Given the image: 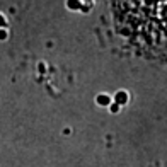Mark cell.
<instances>
[{
  "label": "cell",
  "instance_id": "obj_1",
  "mask_svg": "<svg viewBox=\"0 0 167 167\" xmlns=\"http://www.w3.org/2000/svg\"><path fill=\"white\" fill-rule=\"evenodd\" d=\"M82 5V2L80 0H67V7L72 9V10H78Z\"/></svg>",
  "mask_w": 167,
  "mask_h": 167
},
{
  "label": "cell",
  "instance_id": "obj_2",
  "mask_svg": "<svg viewBox=\"0 0 167 167\" xmlns=\"http://www.w3.org/2000/svg\"><path fill=\"white\" fill-rule=\"evenodd\" d=\"M126 99H128V96H126L125 92H118V96H116V102L118 104H125Z\"/></svg>",
  "mask_w": 167,
  "mask_h": 167
},
{
  "label": "cell",
  "instance_id": "obj_3",
  "mask_svg": "<svg viewBox=\"0 0 167 167\" xmlns=\"http://www.w3.org/2000/svg\"><path fill=\"white\" fill-rule=\"evenodd\" d=\"M97 102L101 106H107L109 102H111V99L107 97V96H99V97H97Z\"/></svg>",
  "mask_w": 167,
  "mask_h": 167
},
{
  "label": "cell",
  "instance_id": "obj_4",
  "mask_svg": "<svg viewBox=\"0 0 167 167\" xmlns=\"http://www.w3.org/2000/svg\"><path fill=\"white\" fill-rule=\"evenodd\" d=\"M80 10H82V12H89V10H91V5H89V4H82V5H80Z\"/></svg>",
  "mask_w": 167,
  "mask_h": 167
},
{
  "label": "cell",
  "instance_id": "obj_5",
  "mask_svg": "<svg viewBox=\"0 0 167 167\" xmlns=\"http://www.w3.org/2000/svg\"><path fill=\"white\" fill-rule=\"evenodd\" d=\"M5 38H7V33L4 29H0V39H5Z\"/></svg>",
  "mask_w": 167,
  "mask_h": 167
},
{
  "label": "cell",
  "instance_id": "obj_6",
  "mask_svg": "<svg viewBox=\"0 0 167 167\" xmlns=\"http://www.w3.org/2000/svg\"><path fill=\"white\" fill-rule=\"evenodd\" d=\"M5 24H7V22H5V19H4V17H2V15H0V28H4V26H5Z\"/></svg>",
  "mask_w": 167,
  "mask_h": 167
},
{
  "label": "cell",
  "instance_id": "obj_7",
  "mask_svg": "<svg viewBox=\"0 0 167 167\" xmlns=\"http://www.w3.org/2000/svg\"><path fill=\"white\" fill-rule=\"evenodd\" d=\"M111 109H113L114 113H116V111H118V104H113V106H111Z\"/></svg>",
  "mask_w": 167,
  "mask_h": 167
},
{
  "label": "cell",
  "instance_id": "obj_8",
  "mask_svg": "<svg viewBox=\"0 0 167 167\" xmlns=\"http://www.w3.org/2000/svg\"><path fill=\"white\" fill-rule=\"evenodd\" d=\"M84 2H85V4H91L92 0H84Z\"/></svg>",
  "mask_w": 167,
  "mask_h": 167
}]
</instances>
